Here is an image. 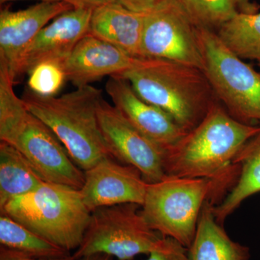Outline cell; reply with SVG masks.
I'll list each match as a JSON object with an SVG mask.
<instances>
[{"instance_id": "1", "label": "cell", "mask_w": 260, "mask_h": 260, "mask_svg": "<svg viewBox=\"0 0 260 260\" xmlns=\"http://www.w3.org/2000/svg\"><path fill=\"white\" fill-rule=\"evenodd\" d=\"M15 83L0 62V140L23 154L46 181L80 190L85 173L49 126L27 109L15 93Z\"/></svg>"}, {"instance_id": "2", "label": "cell", "mask_w": 260, "mask_h": 260, "mask_svg": "<svg viewBox=\"0 0 260 260\" xmlns=\"http://www.w3.org/2000/svg\"><path fill=\"white\" fill-rule=\"evenodd\" d=\"M234 119L216 101L194 129L165 152L167 176L211 178L229 172L244 145L259 131Z\"/></svg>"}, {"instance_id": "3", "label": "cell", "mask_w": 260, "mask_h": 260, "mask_svg": "<svg viewBox=\"0 0 260 260\" xmlns=\"http://www.w3.org/2000/svg\"><path fill=\"white\" fill-rule=\"evenodd\" d=\"M239 174V166L235 165L215 177L166 176L158 182L148 184L140 213L149 226L161 237L172 238L188 249L194 240L205 203L221 202Z\"/></svg>"}, {"instance_id": "4", "label": "cell", "mask_w": 260, "mask_h": 260, "mask_svg": "<svg viewBox=\"0 0 260 260\" xmlns=\"http://www.w3.org/2000/svg\"><path fill=\"white\" fill-rule=\"evenodd\" d=\"M103 98L102 90L90 85L59 97L42 96L27 89L21 99L85 172L104 158H113L98 119V107Z\"/></svg>"}, {"instance_id": "5", "label": "cell", "mask_w": 260, "mask_h": 260, "mask_svg": "<svg viewBox=\"0 0 260 260\" xmlns=\"http://www.w3.org/2000/svg\"><path fill=\"white\" fill-rule=\"evenodd\" d=\"M138 95L160 108L188 133L218 101L203 70L173 61L142 58L120 75Z\"/></svg>"}, {"instance_id": "6", "label": "cell", "mask_w": 260, "mask_h": 260, "mask_svg": "<svg viewBox=\"0 0 260 260\" xmlns=\"http://www.w3.org/2000/svg\"><path fill=\"white\" fill-rule=\"evenodd\" d=\"M0 211L70 252L83 242L92 213L80 190L49 181L10 200Z\"/></svg>"}, {"instance_id": "7", "label": "cell", "mask_w": 260, "mask_h": 260, "mask_svg": "<svg viewBox=\"0 0 260 260\" xmlns=\"http://www.w3.org/2000/svg\"><path fill=\"white\" fill-rule=\"evenodd\" d=\"M203 70L215 97L234 119L260 124V72L225 47L216 32L198 28Z\"/></svg>"}, {"instance_id": "8", "label": "cell", "mask_w": 260, "mask_h": 260, "mask_svg": "<svg viewBox=\"0 0 260 260\" xmlns=\"http://www.w3.org/2000/svg\"><path fill=\"white\" fill-rule=\"evenodd\" d=\"M140 207L126 203L93 210L73 258L78 260L105 254L118 260H133L139 254H149L162 237L149 226L140 213Z\"/></svg>"}, {"instance_id": "9", "label": "cell", "mask_w": 260, "mask_h": 260, "mask_svg": "<svg viewBox=\"0 0 260 260\" xmlns=\"http://www.w3.org/2000/svg\"><path fill=\"white\" fill-rule=\"evenodd\" d=\"M198 28L176 0H161L145 13L140 57L203 69Z\"/></svg>"}, {"instance_id": "10", "label": "cell", "mask_w": 260, "mask_h": 260, "mask_svg": "<svg viewBox=\"0 0 260 260\" xmlns=\"http://www.w3.org/2000/svg\"><path fill=\"white\" fill-rule=\"evenodd\" d=\"M97 114L101 131L113 158L138 169L148 184L158 182L167 176L165 151L132 125L114 105L103 98Z\"/></svg>"}, {"instance_id": "11", "label": "cell", "mask_w": 260, "mask_h": 260, "mask_svg": "<svg viewBox=\"0 0 260 260\" xmlns=\"http://www.w3.org/2000/svg\"><path fill=\"white\" fill-rule=\"evenodd\" d=\"M85 181L80 189L85 205L90 211L114 205L144 203L148 183L133 166L104 158L85 171Z\"/></svg>"}, {"instance_id": "12", "label": "cell", "mask_w": 260, "mask_h": 260, "mask_svg": "<svg viewBox=\"0 0 260 260\" xmlns=\"http://www.w3.org/2000/svg\"><path fill=\"white\" fill-rule=\"evenodd\" d=\"M91 8H74L61 13L37 34L24 51L17 70L16 80L28 75L44 61L63 62L78 42L88 34Z\"/></svg>"}, {"instance_id": "13", "label": "cell", "mask_w": 260, "mask_h": 260, "mask_svg": "<svg viewBox=\"0 0 260 260\" xmlns=\"http://www.w3.org/2000/svg\"><path fill=\"white\" fill-rule=\"evenodd\" d=\"M105 89L113 105L126 120L164 151L186 134L167 113L142 99L124 78L109 77Z\"/></svg>"}, {"instance_id": "14", "label": "cell", "mask_w": 260, "mask_h": 260, "mask_svg": "<svg viewBox=\"0 0 260 260\" xmlns=\"http://www.w3.org/2000/svg\"><path fill=\"white\" fill-rule=\"evenodd\" d=\"M74 8L67 3H39L18 11L0 12V61L16 81L20 58L41 30L61 13Z\"/></svg>"}, {"instance_id": "15", "label": "cell", "mask_w": 260, "mask_h": 260, "mask_svg": "<svg viewBox=\"0 0 260 260\" xmlns=\"http://www.w3.org/2000/svg\"><path fill=\"white\" fill-rule=\"evenodd\" d=\"M119 48L87 34L63 62L67 80L76 88L90 85L104 77L120 76L140 64Z\"/></svg>"}, {"instance_id": "16", "label": "cell", "mask_w": 260, "mask_h": 260, "mask_svg": "<svg viewBox=\"0 0 260 260\" xmlns=\"http://www.w3.org/2000/svg\"><path fill=\"white\" fill-rule=\"evenodd\" d=\"M145 16V13L107 3L93 8L88 34L115 46L130 56L141 58Z\"/></svg>"}, {"instance_id": "17", "label": "cell", "mask_w": 260, "mask_h": 260, "mask_svg": "<svg viewBox=\"0 0 260 260\" xmlns=\"http://www.w3.org/2000/svg\"><path fill=\"white\" fill-rule=\"evenodd\" d=\"M215 204L209 201L203 206L194 240L188 248L189 260H249V248L233 241L215 218Z\"/></svg>"}, {"instance_id": "18", "label": "cell", "mask_w": 260, "mask_h": 260, "mask_svg": "<svg viewBox=\"0 0 260 260\" xmlns=\"http://www.w3.org/2000/svg\"><path fill=\"white\" fill-rule=\"evenodd\" d=\"M233 164L239 167L237 180L213 208L215 218L222 225L244 200L260 192V129L241 149Z\"/></svg>"}, {"instance_id": "19", "label": "cell", "mask_w": 260, "mask_h": 260, "mask_svg": "<svg viewBox=\"0 0 260 260\" xmlns=\"http://www.w3.org/2000/svg\"><path fill=\"white\" fill-rule=\"evenodd\" d=\"M46 181L23 154L8 143H0V208L28 194Z\"/></svg>"}, {"instance_id": "20", "label": "cell", "mask_w": 260, "mask_h": 260, "mask_svg": "<svg viewBox=\"0 0 260 260\" xmlns=\"http://www.w3.org/2000/svg\"><path fill=\"white\" fill-rule=\"evenodd\" d=\"M227 49L245 60H260V12H238L216 31Z\"/></svg>"}, {"instance_id": "21", "label": "cell", "mask_w": 260, "mask_h": 260, "mask_svg": "<svg viewBox=\"0 0 260 260\" xmlns=\"http://www.w3.org/2000/svg\"><path fill=\"white\" fill-rule=\"evenodd\" d=\"M0 246L30 257L56 259L71 255L5 214L0 215Z\"/></svg>"}, {"instance_id": "22", "label": "cell", "mask_w": 260, "mask_h": 260, "mask_svg": "<svg viewBox=\"0 0 260 260\" xmlns=\"http://www.w3.org/2000/svg\"><path fill=\"white\" fill-rule=\"evenodd\" d=\"M198 28L216 32L237 14L234 0H176Z\"/></svg>"}, {"instance_id": "23", "label": "cell", "mask_w": 260, "mask_h": 260, "mask_svg": "<svg viewBox=\"0 0 260 260\" xmlns=\"http://www.w3.org/2000/svg\"><path fill=\"white\" fill-rule=\"evenodd\" d=\"M67 80L62 64L44 61L37 65L28 74V89L42 96H54Z\"/></svg>"}, {"instance_id": "24", "label": "cell", "mask_w": 260, "mask_h": 260, "mask_svg": "<svg viewBox=\"0 0 260 260\" xmlns=\"http://www.w3.org/2000/svg\"><path fill=\"white\" fill-rule=\"evenodd\" d=\"M146 260H189L188 249L171 237H161Z\"/></svg>"}, {"instance_id": "25", "label": "cell", "mask_w": 260, "mask_h": 260, "mask_svg": "<svg viewBox=\"0 0 260 260\" xmlns=\"http://www.w3.org/2000/svg\"><path fill=\"white\" fill-rule=\"evenodd\" d=\"M161 0H107V3L120 5L126 9L140 13L153 10Z\"/></svg>"}, {"instance_id": "26", "label": "cell", "mask_w": 260, "mask_h": 260, "mask_svg": "<svg viewBox=\"0 0 260 260\" xmlns=\"http://www.w3.org/2000/svg\"><path fill=\"white\" fill-rule=\"evenodd\" d=\"M0 260H76L73 255L66 257L56 258V259H39V258L30 257L22 253L11 250L0 246Z\"/></svg>"}, {"instance_id": "27", "label": "cell", "mask_w": 260, "mask_h": 260, "mask_svg": "<svg viewBox=\"0 0 260 260\" xmlns=\"http://www.w3.org/2000/svg\"><path fill=\"white\" fill-rule=\"evenodd\" d=\"M238 11L246 13H255L259 12L260 6L251 0H234Z\"/></svg>"}, {"instance_id": "28", "label": "cell", "mask_w": 260, "mask_h": 260, "mask_svg": "<svg viewBox=\"0 0 260 260\" xmlns=\"http://www.w3.org/2000/svg\"><path fill=\"white\" fill-rule=\"evenodd\" d=\"M74 8H93L107 3V0H70Z\"/></svg>"}, {"instance_id": "29", "label": "cell", "mask_w": 260, "mask_h": 260, "mask_svg": "<svg viewBox=\"0 0 260 260\" xmlns=\"http://www.w3.org/2000/svg\"><path fill=\"white\" fill-rule=\"evenodd\" d=\"M78 260H113V256L105 254H95L84 256Z\"/></svg>"}, {"instance_id": "30", "label": "cell", "mask_w": 260, "mask_h": 260, "mask_svg": "<svg viewBox=\"0 0 260 260\" xmlns=\"http://www.w3.org/2000/svg\"><path fill=\"white\" fill-rule=\"evenodd\" d=\"M13 1H18V0H0V3H1V4H4L5 3ZM39 1H40V3H62L63 2V3H69L70 4V0H39Z\"/></svg>"}, {"instance_id": "31", "label": "cell", "mask_w": 260, "mask_h": 260, "mask_svg": "<svg viewBox=\"0 0 260 260\" xmlns=\"http://www.w3.org/2000/svg\"><path fill=\"white\" fill-rule=\"evenodd\" d=\"M258 65H259V67L260 68V60L258 61Z\"/></svg>"}]
</instances>
